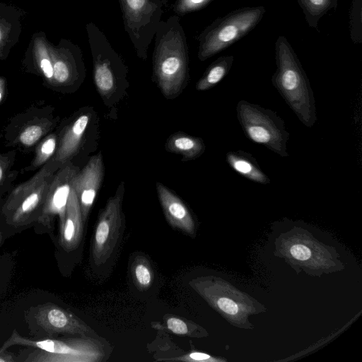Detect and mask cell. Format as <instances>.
Returning <instances> with one entry per match:
<instances>
[{"label": "cell", "instance_id": "1", "mask_svg": "<svg viewBox=\"0 0 362 362\" xmlns=\"http://www.w3.org/2000/svg\"><path fill=\"white\" fill-rule=\"evenodd\" d=\"M275 60L272 85L299 121L312 127L317 119L314 93L296 53L284 35L275 42Z\"/></svg>", "mask_w": 362, "mask_h": 362}, {"label": "cell", "instance_id": "2", "mask_svg": "<svg viewBox=\"0 0 362 362\" xmlns=\"http://www.w3.org/2000/svg\"><path fill=\"white\" fill-rule=\"evenodd\" d=\"M153 78L163 96L178 97L189 81V56L185 37L178 23L158 39L153 57Z\"/></svg>", "mask_w": 362, "mask_h": 362}, {"label": "cell", "instance_id": "3", "mask_svg": "<svg viewBox=\"0 0 362 362\" xmlns=\"http://www.w3.org/2000/svg\"><path fill=\"white\" fill-rule=\"evenodd\" d=\"M265 12L264 6H246L216 19L199 36V59L205 61L240 40L257 25Z\"/></svg>", "mask_w": 362, "mask_h": 362}, {"label": "cell", "instance_id": "4", "mask_svg": "<svg viewBox=\"0 0 362 362\" xmlns=\"http://www.w3.org/2000/svg\"><path fill=\"white\" fill-rule=\"evenodd\" d=\"M24 345L39 349L25 361L40 362H99L105 356L104 344L89 336L66 339H47L32 341L13 333L1 350L13 345Z\"/></svg>", "mask_w": 362, "mask_h": 362}, {"label": "cell", "instance_id": "5", "mask_svg": "<svg viewBox=\"0 0 362 362\" xmlns=\"http://www.w3.org/2000/svg\"><path fill=\"white\" fill-rule=\"evenodd\" d=\"M235 110L238 122L248 139L281 157L289 156V133L284 119L276 112L244 100L237 103Z\"/></svg>", "mask_w": 362, "mask_h": 362}, {"label": "cell", "instance_id": "6", "mask_svg": "<svg viewBox=\"0 0 362 362\" xmlns=\"http://www.w3.org/2000/svg\"><path fill=\"white\" fill-rule=\"evenodd\" d=\"M93 59V78L96 90L107 107L117 104L127 94L129 87L127 69L111 48L105 50L90 45Z\"/></svg>", "mask_w": 362, "mask_h": 362}, {"label": "cell", "instance_id": "7", "mask_svg": "<svg viewBox=\"0 0 362 362\" xmlns=\"http://www.w3.org/2000/svg\"><path fill=\"white\" fill-rule=\"evenodd\" d=\"M124 194L123 182L118 185L100 212L92 243L91 255L95 264L105 263L115 249L123 221L122 201Z\"/></svg>", "mask_w": 362, "mask_h": 362}, {"label": "cell", "instance_id": "8", "mask_svg": "<svg viewBox=\"0 0 362 362\" xmlns=\"http://www.w3.org/2000/svg\"><path fill=\"white\" fill-rule=\"evenodd\" d=\"M59 168L53 158L47 161L30 179L18 185L5 205L13 221H23L44 204L51 180Z\"/></svg>", "mask_w": 362, "mask_h": 362}, {"label": "cell", "instance_id": "9", "mask_svg": "<svg viewBox=\"0 0 362 362\" xmlns=\"http://www.w3.org/2000/svg\"><path fill=\"white\" fill-rule=\"evenodd\" d=\"M95 117L93 109L86 107L79 110L64 127L59 136L57 148L52 158L59 168L71 161L78 154Z\"/></svg>", "mask_w": 362, "mask_h": 362}, {"label": "cell", "instance_id": "10", "mask_svg": "<svg viewBox=\"0 0 362 362\" xmlns=\"http://www.w3.org/2000/svg\"><path fill=\"white\" fill-rule=\"evenodd\" d=\"M79 170L70 161L56 171L49 183L40 220L49 221L58 215L60 224L63 223L73 182Z\"/></svg>", "mask_w": 362, "mask_h": 362}, {"label": "cell", "instance_id": "11", "mask_svg": "<svg viewBox=\"0 0 362 362\" xmlns=\"http://www.w3.org/2000/svg\"><path fill=\"white\" fill-rule=\"evenodd\" d=\"M103 177L104 164L102 153L100 151L90 158L74 180L73 187L78 199L83 222L87 221Z\"/></svg>", "mask_w": 362, "mask_h": 362}, {"label": "cell", "instance_id": "12", "mask_svg": "<svg viewBox=\"0 0 362 362\" xmlns=\"http://www.w3.org/2000/svg\"><path fill=\"white\" fill-rule=\"evenodd\" d=\"M37 323L48 334H93V329L71 313L55 305L43 306L37 311Z\"/></svg>", "mask_w": 362, "mask_h": 362}, {"label": "cell", "instance_id": "13", "mask_svg": "<svg viewBox=\"0 0 362 362\" xmlns=\"http://www.w3.org/2000/svg\"><path fill=\"white\" fill-rule=\"evenodd\" d=\"M156 189L165 219L171 227L194 234V220L185 202L161 182H156Z\"/></svg>", "mask_w": 362, "mask_h": 362}, {"label": "cell", "instance_id": "14", "mask_svg": "<svg viewBox=\"0 0 362 362\" xmlns=\"http://www.w3.org/2000/svg\"><path fill=\"white\" fill-rule=\"evenodd\" d=\"M83 223L78 199L72 186L64 220L61 224L60 243L64 250L71 251L79 245L83 236Z\"/></svg>", "mask_w": 362, "mask_h": 362}, {"label": "cell", "instance_id": "15", "mask_svg": "<svg viewBox=\"0 0 362 362\" xmlns=\"http://www.w3.org/2000/svg\"><path fill=\"white\" fill-rule=\"evenodd\" d=\"M125 26L132 39L139 40L140 30L150 23L157 5L151 0H120Z\"/></svg>", "mask_w": 362, "mask_h": 362}, {"label": "cell", "instance_id": "16", "mask_svg": "<svg viewBox=\"0 0 362 362\" xmlns=\"http://www.w3.org/2000/svg\"><path fill=\"white\" fill-rule=\"evenodd\" d=\"M226 161L233 170L252 182L262 185L271 182L250 153L242 150L230 151L226 153Z\"/></svg>", "mask_w": 362, "mask_h": 362}, {"label": "cell", "instance_id": "17", "mask_svg": "<svg viewBox=\"0 0 362 362\" xmlns=\"http://www.w3.org/2000/svg\"><path fill=\"white\" fill-rule=\"evenodd\" d=\"M165 148L168 152L181 156L182 161H188L200 157L206 146L202 138L177 132L169 136Z\"/></svg>", "mask_w": 362, "mask_h": 362}, {"label": "cell", "instance_id": "18", "mask_svg": "<svg viewBox=\"0 0 362 362\" xmlns=\"http://www.w3.org/2000/svg\"><path fill=\"white\" fill-rule=\"evenodd\" d=\"M234 62L233 55L221 56L213 62L196 83L199 91L207 90L221 82L228 74Z\"/></svg>", "mask_w": 362, "mask_h": 362}, {"label": "cell", "instance_id": "19", "mask_svg": "<svg viewBox=\"0 0 362 362\" xmlns=\"http://www.w3.org/2000/svg\"><path fill=\"white\" fill-rule=\"evenodd\" d=\"M310 28L318 30V22L332 9H336L337 0H296Z\"/></svg>", "mask_w": 362, "mask_h": 362}, {"label": "cell", "instance_id": "20", "mask_svg": "<svg viewBox=\"0 0 362 362\" xmlns=\"http://www.w3.org/2000/svg\"><path fill=\"white\" fill-rule=\"evenodd\" d=\"M53 81L59 86H71L81 82V74L78 72L75 64L69 59L56 58L52 61Z\"/></svg>", "mask_w": 362, "mask_h": 362}, {"label": "cell", "instance_id": "21", "mask_svg": "<svg viewBox=\"0 0 362 362\" xmlns=\"http://www.w3.org/2000/svg\"><path fill=\"white\" fill-rule=\"evenodd\" d=\"M134 283L140 291L147 290L152 284L153 272L148 260L143 255L136 256L131 266Z\"/></svg>", "mask_w": 362, "mask_h": 362}, {"label": "cell", "instance_id": "22", "mask_svg": "<svg viewBox=\"0 0 362 362\" xmlns=\"http://www.w3.org/2000/svg\"><path fill=\"white\" fill-rule=\"evenodd\" d=\"M58 141L59 136L54 133L46 136L37 146L35 156L28 170H35L52 159L56 153Z\"/></svg>", "mask_w": 362, "mask_h": 362}, {"label": "cell", "instance_id": "23", "mask_svg": "<svg viewBox=\"0 0 362 362\" xmlns=\"http://www.w3.org/2000/svg\"><path fill=\"white\" fill-rule=\"evenodd\" d=\"M51 129V122L40 119L30 122L20 132L19 143L26 147L35 144Z\"/></svg>", "mask_w": 362, "mask_h": 362}, {"label": "cell", "instance_id": "24", "mask_svg": "<svg viewBox=\"0 0 362 362\" xmlns=\"http://www.w3.org/2000/svg\"><path fill=\"white\" fill-rule=\"evenodd\" d=\"M163 325L155 323V329H164L173 334L182 336L194 337L195 325L185 319L174 315H167L164 317Z\"/></svg>", "mask_w": 362, "mask_h": 362}, {"label": "cell", "instance_id": "25", "mask_svg": "<svg viewBox=\"0 0 362 362\" xmlns=\"http://www.w3.org/2000/svg\"><path fill=\"white\" fill-rule=\"evenodd\" d=\"M361 3L362 0H352L349 11L350 37L354 44L362 42Z\"/></svg>", "mask_w": 362, "mask_h": 362}, {"label": "cell", "instance_id": "26", "mask_svg": "<svg viewBox=\"0 0 362 362\" xmlns=\"http://www.w3.org/2000/svg\"><path fill=\"white\" fill-rule=\"evenodd\" d=\"M213 0H177L175 4V11L184 15L197 11L206 7Z\"/></svg>", "mask_w": 362, "mask_h": 362}, {"label": "cell", "instance_id": "27", "mask_svg": "<svg viewBox=\"0 0 362 362\" xmlns=\"http://www.w3.org/2000/svg\"><path fill=\"white\" fill-rule=\"evenodd\" d=\"M37 59L40 68L44 76L49 81H53V66L52 61L49 57L47 50L42 45L37 48Z\"/></svg>", "mask_w": 362, "mask_h": 362}, {"label": "cell", "instance_id": "28", "mask_svg": "<svg viewBox=\"0 0 362 362\" xmlns=\"http://www.w3.org/2000/svg\"><path fill=\"white\" fill-rule=\"evenodd\" d=\"M158 361H185V362H195V361H214V358H211V356L202 352H191L189 354H186L183 356L171 358H165V359H158Z\"/></svg>", "mask_w": 362, "mask_h": 362}, {"label": "cell", "instance_id": "29", "mask_svg": "<svg viewBox=\"0 0 362 362\" xmlns=\"http://www.w3.org/2000/svg\"><path fill=\"white\" fill-rule=\"evenodd\" d=\"M15 156V152L0 154V187L6 179Z\"/></svg>", "mask_w": 362, "mask_h": 362}, {"label": "cell", "instance_id": "30", "mask_svg": "<svg viewBox=\"0 0 362 362\" xmlns=\"http://www.w3.org/2000/svg\"><path fill=\"white\" fill-rule=\"evenodd\" d=\"M218 308L224 313L234 315L238 313L239 308L235 302L226 297H221L216 301Z\"/></svg>", "mask_w": 362, "mask_h": 362}, {"label": "cell", "instance_id": "31", "mask_svg": "<svg viewBox=\"0 0 362 362\" xmlns=\"http://www.w3.org/2000/svg\"><path fill=\"white\" fill-rule=\"evenodd\" d=\"M291 255L298 260H306L311 256L310 250L304 245L296 244L290 249Z\"/></svg>", "mask_w": 362, "mask_h": 362}, {"label": "cell", "instance_id": "32", "mask_svg": "<svg viewBox=\"0 0 362 362\" xmlns=\"http://www.w3.org/2000/svg\"><path fill=\"white\" fill-rule=\"evenodd\" d=\"M12 356L3 352V350L0 351V362H8L13 361Z\"/></svg>", "mask_w": 362, "mask_h": 362}, {"label": "cell", "instance_id": "33", "mask_svg": "<svg viewBox=\"0 0 362 362\" xmlns=\"http://www.w3.org/2000/svg\"><path fill=\"white\" fill-rule=\"evenodd\" d=\"M5 95V82L0 78V103L4 99Z\"/></svg>", "mask_w": 362, "mask_h": 362}, {"label": "cell", "instance_id": "34", "mask_svg": "<svg viewBox=\"0 0 362 362\" xmlns=\"http://www.w3.org/2000/svg\"><path fill=\"white\" fill-rule=\"evenodd\" d=\"M1 240H2V235H1V233L0 232V244L1 243Z\"/></svg>", "mask_w": 362, "mask_h": 362}, {"label": "cell", "instance_id": "35", "mask_svg": "<svg viewBox=\"0 0 362 362\" xmlns=\"http://www.w3.org/2000/svg\"><path fill=\"white\" fill-rule=\"evenodd\" d=\"M1 30H0V42H1Z\"/></svg>", "mask_w": 362, "mask_h": 362}]
</instances>
